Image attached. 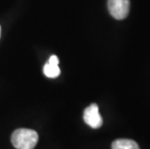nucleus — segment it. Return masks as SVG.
<instances>
[{
	"instance_id": "obj_1",
	"label": "nucleus",
	"mask_w": 150,
	"mask_h": 149,
	"mask_svg": "<svg viewBox=\"0 0 150 149\" xmlns=\"http://www.w3.org/2000/svg\"><path fill=\"white\" fill-rule=\"evenodd\" d=\"M38 141V133L31 129L16 130L11 138L12 144L17 149H34Z\"/></svg>"
},
{
	"instance_id": "obj_2",
	"label": "nucleus",
	"mask_w": 150,
	"mask_h": 149,
	"mask_svg": "<svg viewBox=\"0 0 150 149\" xmlns=\"http://www.w3.org/2000/svg\"><path fill=\"white\" fill-rule=\"evenodd\" d=\"M108 8L110 14L115 20H124L130 12V0H108Z\"/></svg>"
},
{
	"instance_id": "obj_3",
	"label": "nucleus",
	"mask_w": 150,
	"mask_h": 149,
	"mask_svg": "<svg viewBox=\"0 0 150 149\" xmlns=\"http://www.w3.org/2000/svg\"><path fill=\"white\" fill-rule=\"evenodd\" d=\"M83 120L86 124L93 129H98L103 125V118L99 112L97 104H91L84 109Z\"/></svg>"
},
{
	"instance_id": "obj_4",
	"label": "nucleus",
	"mask_w": 150,
	"mask_h": 149,
	"mask_svg": "<svg viewBox=\"0 0 150 149\" xmlns=\"http://www.w3.org/2000/svg\"><path fill=\"white\" fill-rule=\"evenodd\" d=\"M59 59L56 55H52L47 61V64H45L43 72L44 75L47 78H57L60 75V68H59Z\"/></svg>"
},
{
	"instance_id": "obj_5",
	"label": "nucleus",
	"mask_w": 150,
	"mask_h": 149,
	"mask_svg": "<svg viewBox=\"0 0 150 149\" xmlns=\"http://www.w3.org/2000/svg\"><path fill=\"white\" fill-rule=\"evenodd\" d=\"M111 149H139V146L133 139L119 138L112 142Z\"/></svg>"
},
{
	"instance_id": "obj_6",
	"label": "nucleus",
	"mask_w": 150,
	"mask_h": 149,
	"mask_svg": "<svg viewBox=\"0 0 150 149\" xmlns=\"http://www.w3.org/2000/svg\"><path fill=\"white\" fill-rule=\"evenodd\" d=\"M0 34H1V27H0Z\"/></svg>"
}]
</instances>
